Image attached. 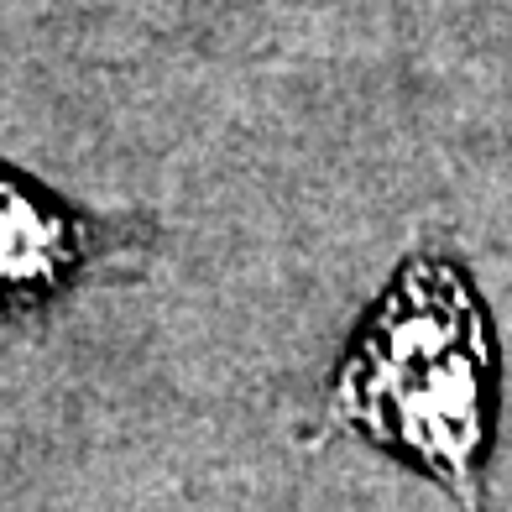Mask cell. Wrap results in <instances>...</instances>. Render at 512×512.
Wrapping results in <instances>:
<instances>
[{
	"mask_svg": "<svg viewBox=\"0 0 512 512\" xmlns=\"http://www.w3.org/2000/svg\"><path fill=\"white\" fill-rule=\"evenodd\" d=\"M330 424L429 471L465 512H481L492 439V324L471 277L445 256L398 267L330 387Z\"/></svg>",
	"mask_w": 512,
	"mask_h": 512,
	"instance_id": "1",
	"label": "cell"
}]
</instances>
